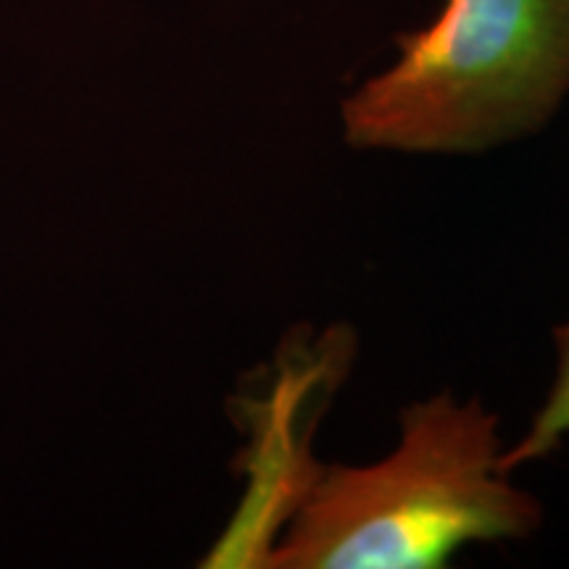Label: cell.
Returning a JSON list of instances; mask_svg holds the SVG:
<instances>
[{
	"instance_id": "cell-3",
	"label": "cell",
	"mask_w": 569,
	"mask_h": 569,
	"mask_svg": "<svg viewBox=\"0 0 569 569\" xmlns=\"http://www.w3.org/2000/svg\"><path fill=\"white\" fill-rule=\"evenodd\" d=\"M553 343H557V380H553L551 393L546 403L532 419L528 436L511 448L501 451L498 467L511 475V469L538 461L553 453L561 443V438L569 432V322L553 330Z\"/></svg>"
},
{
	"instance_id": "cell-2",
	"label": "cell",
	"mask_w": 569,
	"mask_h": 569,
	"mask_svg": "<svg viewBox=\"0 0 569 569\" xmlns=\"http://www.w3.org/2000/svg\"><path fill=\"white\" fill-rule=\"evenodd\" d=\"M340 106L353 148L480 153L549 124L569 96V0H446Z\"/></svg>"
},
{
	"instance_id": "cell-1",
	"label": "cell",
	"mask_w": 569,
	"mask_h": 569,
	"mask_svg": "<svg viewBox=\"0 0 569 569\" xmlns=\"http://www.w3.org/2000/svg\"><path fill=\"white\" fill-rule=\"evenodd\" d=\"M496 415L440 393L401 415V443L372 467H325L306 482L280 569H440L467 543L522 540L540 503L498 467Z\"/></svg>"
}]
</instances>
